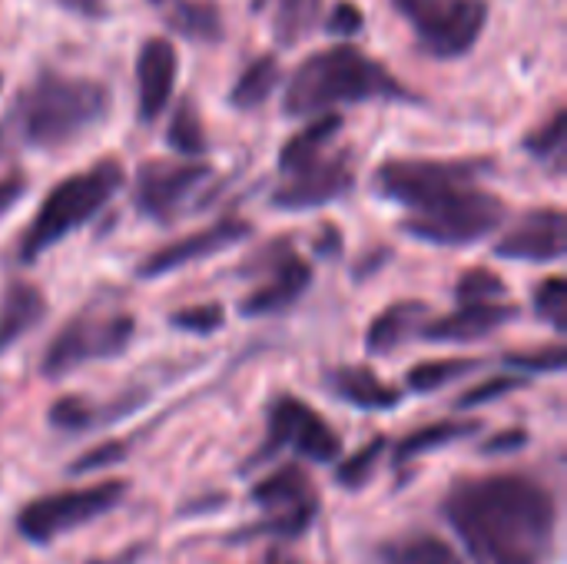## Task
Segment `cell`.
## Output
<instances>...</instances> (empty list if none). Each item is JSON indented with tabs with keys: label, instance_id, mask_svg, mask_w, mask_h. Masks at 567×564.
I'll return each instance as SVG.
<instances>
[{
	"label": "cell",
	"instance_id": "12",
	"mask_svg": "<svg viewBox=\"0 0 567 564\" xmlns=\"http://www.w3.org/2000/svg\"><path fill=\"white\" fill-rule=\"evenodd\" d=\"M209 180L213 166L203 160H146L133 176V206L150 223L169 226Z\"/></svg>",
	"mask_w": 567,
	"mask_h": 564
},
{
	"label": "cell",
	"instance_id": "30",
	"mask_svg": "<svg viewBox=\"0 0 567 564\" xmlns=\"http://www.w3.org/2000/svg\"><path fill=\"white\" fill-rule=\"evenodd\" d=\"M385 564H462L458 552L432 535H412L382 552Z\"/></svg>",
	"mask_w": 567,
	"mask_h": 564
},
{
	"label": "cell",
	"instance_id": "11",
	"mask_svg": "<svg viewBox=\"0 0 567 564\" xmlns=\"http://www.w3.org/2000/svg\"><path fill=\"white\" fill-rule=\"evenodd\" d=\"M243 276H256L259 286L239 299L243 319H266L276 312L292 309L312 286V266L296 253V246L282 236L262 246L256 256L246 259Z\"/></svg>",
	"mask_w": 567,
	"mask_h": 564
},
{
	"label": "cell",
	"instance_id": "22",
	"mask_svg": "<svg viewBox=\"0 0 567 564\" xmlns=\"http://www.w3.org/2000/svg\"><path fill=\"white\" fill-rule=\"evenodd\" d=\"M156 10L163 13L166 27L186 40L219 43L226 37L223 13L213 0H159Z\"/></svg>",
	"mask_w": 567,
	"mask_h": 564
},
{
	"label": "cell",
	"instance_id": "19",
	"mask_svg": "<svg viewBox=\"0 0 567 564\" xmlns=\"http://www.w3.org/2000/svg\"><path fill=\"white\" fill-rule=\"evenodd\" d=\"M326 389L342 399L346 406H355L362 412H392L402 406V392L389 382H382L365 366H339L326 372Z\"/></svg>",
	"mask_w": 567,
	"mask_h": 564
},
{
	"label": "cell",
	"instance_id": "41",
	"mask_svg": "<svg viewBox=\"0 0 567 564\" xmlns=\"http://www.w3.org/2000/svg\"><path fill=\"white\" fill-rule=\"evenodd\" d=\"M525 442H528V432H522V429L515 432V429H512V432H502V435H495L492 442H485L482 452H485V455H502V452L525 449Z\"/></svg>",
	"mask_w": 567,
	"mask_h": 564
},
{
	"label": "cell",
	"instance_id": "9",
	"mask_svg": "<svg viewBox=\"0 0 567 564\" xmlns=\"http://www.w3.org/2000/svg\"><path fill=\"white\" fill-rule=\"evenodd\" d=\"M392 3L409 20L415 43L435 60L468 57L488 27V0H392Z\"/></svg>",
	"mask_w": 567,
	"mask_h": 564
},
{
	"label": "cell",
	"instance_id": "8",
	"mask_svg": "<svg viewBox=\"0 0 567 564\" xmlns=\"http://www.w3.org/2000/svg\"><path fill=\"white\" fill-rule=\"evenodd\" d=\"M126 492H130L126 479H106V482H96L86 489H66V492L43 495L20 509L17 532L30 545L43 548V545L56 542L60 535L86 529L96 519H103L106 512H113L126 499Z\"/></svg>",
	"mask_w": 567,
	"mask_h": 564
},
{
	"label": "cell",
	"instance_id": "14",
	"mask_svg": "<svg viewBox=\"0 0 567 564\" xmlns=\"http://www.w3.org/2000/svg\"><path fill=\"white\" fill-rule=\"evenodd\" d=\"M282 183L272 189V206L286 213L322 209L355 186V166L349 150H326L292 170H282Z\"/></svg>",
	"mask_w": 567,
	"mask_h": 564
},
{
	"label": "cell",
	"instance_id": "33",
	"mask_svg": "<svg viewBox=\"0 0 567 564\" xmlns=\"http://www.w3.org/2000/svg\"><path fill=\"white\" fill-rule=\"evenodd\" d=\"M502 362L522 376H558V372H565L567 349L558 342V346H542L532 352H508Z\"/></svg>",
	"mask_w": 567,
	"mask_h": 564
},
{
	"label": "cell",
	"instance_id": "16",
	"mask_svg": "<svg viewBox=\"0 0 567 564\" xmlns=\"http://www.w3.org/2000/svg\"><path fill=\"white\" fill-rule=\"evenodd\" d=\"M567 253V216L561 206H542L522 213V219L495 243L498 259L515 263H561Z\"/></svg>",
	"mask_w": 567,
	"mask_h": 564
},
{
	"label": "cell",
	"instance_id": "7",
	"mask_svg": "<svg viewBox=\"0 0 567 564\" xmlns=\"http://www.w3.org/2000/svg\"><path fill=\"white\" fill-rule=\"evenodd\" d=\"M136 336V319L126 309L100 312V309H83L76 312L47 346L40 359V376L43 379H63L86 362H103L116 359L130 349Z\"/></svg>",
	"mask_w": 567,
	"mask_h": 564
},
{
	"label": "cell",
	"instance_id": "4",
	"mask_svg": "<svg viewBox=\"0 0 567 564\" xmlns=\"http://www.w3.org/2000/svg\"><path fill=\"white\" fill-rule=\"evenodd\" d=\"M123 186H126V170H123V163L116 156H106V160L93 163L90 170L63 176L43 196V203L37 206L33 219L27 223V229L20 236L17 259L23 266L37 263L43 253L60 246L66 236H73L83 226H90L116 199V193Z\"/></svg>",
	"mask_w": 567,
	"mask_h": 564
},
{
	"label": "cell",
	"instance_id": "39",
	"mask_svg": "<svg viewBox=\"0 0 567 564\" xmlns=\"http://www.w3.org/2000/svg\"><path fill=\"white\" fill-rule=\"evenodd\" d=\"M120 459H126V445H123V442H103V445H96L93 452L80 455V459L70 465V475H83V472L110 469V465H116Z\"/></svg>",
	"mask_w": 567,
	"mask_h": 564
},
{
	"label": "cell",
	"instance_id": "3",
	"mask_svg": "<svg viewBox=\"0 0 567 564\" xmlns=\"http://www.w3.org/2000/svg\"><path fill=\"white\" fill-rule=\"evenodd\" d=\"M409 103L415 93L375 57L355 43H336L309 53L282 90L286 116H316L342 103Z\"/></svg>",
	"mask_w": 567,
	"mask_h": 564
},
{
	"label": "cell",
	"instance_id": "43",
	"mask_svg": "<svg viewBox=\"0 0 567 564\" xmlns=\"http://www.w3.org/2000/svg\"><path fill=\"white\" fill-rule=\"evenodd\" d=\"M262 564H302V562H299V558H292V555H286V552H279V548H272Z\"/></svg>",
	"mask_w": 567,
	"mask_h": 564
},
{
	"label": "cell",
	"instance_id": "18",
	"mask_svg": "<svg viewBox=\"0 0 567 564\" xmlns=\"http://www.w3.org/2000/svg\"><path fill=\"white\" fill-rule=\"evenodd\" d=\"M522 316L515 302L495 299V302H458L449 316L425 319L419 329V339L425 342H449V346H468L478 339H488L492 332L512 326Z\"/></svg>",
	"mask_w": 567,
	"mask_h": 564
},
{
	"label": "cell",
	"instance_id": "44",
	"mask_svg": "<svg viewBox=\"0 0 567 564\" xmlns=\"http://www.w3.org/2000/svg\"><path fill=\"white\" fill-rule=\"evenodd\" d=\"M0 90H3V73H0Z\"/></svg>",
	"mask_w": 567,
	"mask_h": 564
},
{
	"label": "cell",
	"instance_id": "40",
	"mask_svg": "<svg viewBox=\"0 0 567 564\" xmlns=\"http://www.w3.org/2000/svg\"><path fill=\"white\" fill-rule=\"evenodd\" d=\"M27 189H30V180H27V173H20V170H10V173H3L0 176V219L27 196Z\"/></svg>",
	"mask_w": 567,
	"mask_h": 564
},
{
	"label": "cell",
	"instance_id": "29",
	"mask_svg": "<svg viewBox=\"0 0 567 564\" xmlns=\"http://www.w3.org/2000/svg\"><path fill=\"white\" fill-rule=\"evenodd\" d=\"M482 366H485L482 359H432V362H419V366L409 369L405 386L415 396H429V392H439V389H445L449 382H455V379H462L468 372H478Z\"/></svg>",
	"mask_w": 567,
	"mask_h": 564
},
{
	"label": "cell",
	"instance_id": "25",
	"mask_svg": "<svg viewBox=\"0 0 567 564\" xmlns=\"http://www.w3.org/2000/svg\"><path fill=\"white\" fill-rule=\"evenodd\" d=\"M279 83H282L279 57L276 53H262L249 66H243V73L236 76V83L229 90V106H236V110H259L262 103H269V96L276 93Z\"/></svg>",
	"mask_w": 567,
	"mask_h": 564
},
{
	"label": "cell",
	"instance_id": "42",
	"mask_svg": "<svg viewBox=\"0 0 567 564\" xmlns=\"http://www.w3.org/2000/svg\"><path fill=\"white\" fill-rule=\"evenodd\" d=\"M60 7H66L80 17H90V20L106 17V0H60Z\"/></svg>",
	"mask_w": 567,
	"mask_h": 564
},
{
	"label": "cell",
	"instance_id": "6",
	"mask_svg": "<svg viewBox=\"0 0 567 564\" xmlns=\"http://www.w3.org/2000/svg\"><path fill=\"white\" fill-rule=\"evenodd\" d=\"M495 170V160L488 156H465V160H385L375 173H372V189L375 196L405 206L409 213L478 183L482 176H488Z\"/></svg>",
	"mask_w": 567,
	"mask_h": 564
},
{
	"label": "cell",
	"instance_id": "38",
	"mask_svg": "<svg viewBox=\"0 0 567 564\" xmlns=\"http://www.w3.org/2000/svg\"><path fill=\"white\" fill-rule=\"evenodd\" d=\"M362 27H365V13L352 0H339L329 10V20H326V30L329 33H336V37H355V33H362Z\"/></svg>",
	"mask_w": 567,
	"mask_h": 564
},
{
	"label": "cell",
	"instance_id": "26",
	"mask_svg": "<svg viewBox=\"0 0 567 564\" xmlns=\"http://www.w3.org/2000/svg\"><path fill=\"white\" fill-rule=\"evenodd\" d=\"M166 143L183 160H203L206 156L209 140H206V126H203V116H199V106L193 96L176 100L169 123H166Z\"/></svg>",
	"mask_w": 567,
	"mask_h": 564
},
{
	"label": "cell",
	"instance_id": "17",
	"mask_svg": "<svg viewBox=\"0 0 567 564\" xmlns=\"http://www.w3.org/2000/svg\"><path fill=\"white\" fill-rule=\"evenodd\" d=\"M179 53L169 37H146L136 53V116L140 123H156L176 93Z\"/></svg>",
	"mask_w": 567,
	"mask_h": 564
},
{
	"label": "cell",
	"instance_id": "32",
	"mask_svg": "<svg viewBox=\"0 0 567 564\" xmlns=\"http://www.w3.org/2000/svg\"><path fill=\"white\" fill-rule=\"evenodd\" d=\"M535 312L558 336L567 332V283L565 276H548L535 286Z\"/></svg>",
	"mask_w": 567,
	"mask_h": 564
},
{
	"label": "cell",
	"instance_id": "13",
	"mask_svg": "<svg viewBox=\"0 0 567 564\" xmlns=\"http://www.w3.org/2000/svg\"><path fill=\"white\" fill-rule=\"evenodd\" d=\"M249 499L256 509L266 512V525H256L243 535H262L266 532L276 539H299L309 532V525L319 512L312 479L299 465H282V469L269 472L262 482L252 485Z\"/></svg>",
	"mask_w": 567,
	"mask_h": 564
},
{
	"label": "cell",
	"instance_id": "23",
	"mask_svg": "<svg viewBox=\"0 0 567 564\" xmlns=\"http://www.w3.org/2000/svg\"><path fill=\"white\" fill-rule=\"evenodd\" d=\"M326 0H269V23H272V40L279 50L299 47L316 23L322 20Z\"/></svg>",
	"mask_w": 567,
	"mask_h": 564
},
{
	"label": "cell",
	"instance_id": "35",
	"mask_svg": "<svg viewBox=\"0 0 567 564\" xmlns=\"http://www.w3.org/2000/svg\"><path fill=\"white\" fill-rule=\"evenodd\" d=\"M385 445H389V439H372L362 452H355L349 462H342L339 472H336L339 485L342 489H362V485H369V479L379 469V459L385 455Z\"/></svg>",
	"mask_w": 567,
	"mask_h": 564
},
{
	"label": "cell",
	"instance_id": "2",
	"mask_svg": "<svg viewBox=\"0 0 567 564\" xmlns=\"http://www.w3.org/2000/svg\"><path fill=\"white\" fill-rule=\"evenodd\" d=\"M106 83L63 70H37L0 120V153H50L106 123Z\"/></svg>",
	"mask_w": 567,
	"mask_h": 564
},
{
	"label": "cell",
	"instance_id": "24",
	"mask_svg": "<svg viewBox=\"0 0 567 564\" xmlns=\"http://www.w3.org/2000/svg\"><path fill=\"white\" fill-rule=\"evenodd\" d=\"M342 123H346V116L336 113V110H326V113L309 116V123L296 136H289L286 146L279 150V170H292V166H299V163L326 153L332 146V140L339 136Z\"/></svg>",
	"mask_w": 567,
	"mask_h": 564
},
{
	"label": "cell",
	"instance_id": "10",
	"mask_svg": "<svg viewBox=\"0 0 567 564\" xmlns=\"http://www.w3.org/2000/svg\"><path fill=\"white\" fill-rule=\"evenodd\" d=\"M286 449L296 452L302 462L329 465L342 455V439L309 402L296 396H276L266 409V439L259 452L246 462V469L266 465Z\"/></svg>",
	"mask_w": 567,
	"mask_h": 564
},
{
	"label": "cell",
	"instance_id": "20",
	"mask_svg": "<svg viewBox=\"0 0 567 564\" xmlns=\"http://www.w3.org/2000/svg\"><path fill=\"white\" fill-rule=\"evenodd\" d=\"M50 312V302L40 286L13 279L0 299V356H7L20 339H27Z\"/></svg>",
	"mask_w": 567,
	"mask_h": 564
},
{
	"label": "cell",
	"instance_id": "37",
	"mask_svg": "<svg viewBox=\"0 0 567 564\" xmlns=\"http://www.w3.org/2000/svg\"><path fill=\"white\" fill-rule=\"evenodd\" d=\"M47 419H50L53 429H63V432H86V429H93V425L100 422L96 409H93L90 402L76 399V396L56 399V402L50 406V416H47Z\"/></svg>",
	"mask_w": 567,
	"mask_h": 564
},
{
	"label": "cell",
	"instance_id": "5",
	"mask_svg": "<svg viewBox=\"0 0 567 564\" xmlns=\"http://www.w3.org/2000/svg\"><path fill=\"white\" fill-rule=\"evenodd\" d=\"M508 219V203L478 183L462 186L402 219V233L425 246H475L502 229Z\"/></svg>",
	"mask_w": 567,
	"mask_h": 564
},
{
	"label": "cell",
	"instance_id": "45",
	"mask_svg": "<svg viewBox=\"0 0 567 564\" xmlns=\"http://www.w3.org/2000/svg\"><path fill=\"white\" fill-rule=\"evenodd\" d=\"M150 3H153V7H156V3H159V0H150Z\"/></svg>",
	"mask_w": 567,
	"mask_h": 564
},
{
	"label": "cell",
	"instance_id": "27",
	"mask_svg": "<svg viewBox=\"0 0 567 564\" xmlns=\"http://www.w3.org/2000/svg\"><path fill=\"white\" fill-rule=\"evenodd\" d=\"M482 429V422H468V419H445V422H435V425H425L419 432H412L409 439H402L395 445V465H405L419 455H429L435 449H445V445H455L468 435H475Z\"/></svg>",
	"mask_w": 567,
	"mask_h": 564
},
{
	"label": "cell",
	"instance_id": "34",
	"mask_svg": "<svg viewBox=\"0 0 567 564\" xmlns=\"http://www.w3.org/2000/svg\"><path fill=\"white\" fill-rule=\"evenodd\" d=\"M166 322L179 332H189V336H213L226 326V309H223V302H199V306H186V309L169 312Z\"/></svg>",
	"mask_w": 567,
	"mask_h": 564
},
{
	"label": "cell",
	"instance_id": "36",
	"mask_svg": "<svg viewBox=\"0 0 567 564\" xmlns=\"http://www.w3.org/2000/svg\"><path fill=\"white\" fill-rule=\"evenodd\" d=\"M525 386H528V376H492V379L478 382L475 389H468L465 396H458L455 409L458 412H472V409L498 402V399H505V396H512V392H518Z\"/></svg>",
	"mask_w": 567,
	"mask_h": 564
},
{
	"label": "cell",
	"instance_id": "31",
	"mask_svg": "<svg viewBox=\"0 0 567 564\" xmlns=\"http://www.w3.org/2000/svg\"><path fill=\"white\" fill-rule=\"evenodd\" d=\"M452 293H455L458 302H495V299H505L508 296V283L495 269L472 266L468 273H462L455 279V289Z\"/></svg>",
	"mask_w": 567,
	"mask_h": 564
},
{
	"label": "cell",
	"instance_id": "1",
	"mask_svg": "<svg viewBox=\"0 0 567 564\" xmlns=\"http://www.w3.org/2000/svg\"><path fill=\"white\" fill-rule=\"evenodd\" d=\"M445 519L475 564H548L558 502L528 475H485L452 485Z\"/></svg>",
	"mask_w": 567,
	"mask_h": 564
},
{
	"label": "cell",
	"instance_id": "28",
	"mask_svg": "<svg viewBox=\"0 0 567 564\" xmlns=\"http://www.w3.org/2000/svg\"><path fill=\"white\" fill-rule=\"evenodd\" d=\"M525 150L548 170L561 173L565 170L567 156V110L558 106L542 126H535L528 136H525Z\"/></svg>",
	"mask_w": 567,
	"mask_h": 564
},
{
	"label": "cell",
	"instance_id": "15",
	"mask_svg": "<svg viewBox=\"0 0 567 564\" xmlns=\"http://www.w3.org/2000/svg\"><path fill=\"white\" fill-rule=\"evenodd\" d=\"M249 236H252V223H246L239 216H223V219H216V223H209V226H203V229H196L176 243L153 249L146 259H140L136 276L140 279H163L169 273L186 269L189 263H203L223 249H233V246L246 243Z\"/></svg>",
	"mask_w": 567,
	"mask_h": 564
},
{
	"label": "cell",
	"instance_id": "21",
	"mask_svg": "<svg viewBox=\"0 0 567 564\" xmlns=\"http://www.w3.org/2000/svg\"><path fill=\"white\" fill-rule=\"evenodd\" d=\"M432 316V306L425 299H399L385 306L365 332V349L369 356H392L402 342L419 336L422 322Z\"/></svg>",
	"mask_w": 567,
	"mask_h": 564
}]
</instances>
